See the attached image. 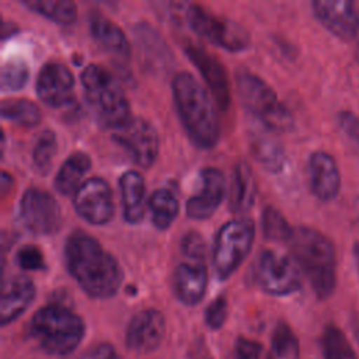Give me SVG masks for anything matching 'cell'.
Returning a JSON list of instances; mask_svg holds the SVG:
<instances>
[{"label": "cell", "instance_id": "6da1fadb", "mask_svg": "<svg viewBox=\"0 0 359 359\" xmlns=\"http://www.w3.org/2000/svg\"><path fill=\"white\" fill-rule=\"evenodd\" d=\"M63 254L67 272L87 296L108 299L119 290L123 279L119 262L88 233L73 231L65 241Z\"/></svg>", "mask_w": 359, "mask_h": 359}, {"label": "cell", "instance_id": "7a4b0ae2", "mask_svg": "<svg viewBox=\"0 0 359 359\" xmlns=\"http://www.w3.org/2000/svg\"><path fill=\"white\" fill-rule=\"evenodd\" d=\"M174 105L189 140L199 149H212L220 137V123L206 88L189 72H178L171 81Z\"/></svg>", "mask_w": 359, "mask_h": 359}, {"label": "cell", "instance_id": "3957f363", "mask_svg": "<svg viewBox=\"0 0 359 359\" xmlns=\"http://www.w3.org/2000/svg\"><path fill=\"white\" fill-rule=\"evenodd\" d=\"M297 266L304 272L314 294L328 299L337 286V257L332 243L318 230L300 226L289 241Z\"/></svg>", "mask_w": 359, "mask_h": 359}, {"label": "cell", "instance_id": "277c9868", "mask_svg": "<svg viewBox=\"0 0 359 359\" xmlns=\"http://www.w3.org/2000/svg\"><path fill=\"white\" fill-rule=\"evenodd\" d=\"M80 83L86 102L101 128L115 130L132 118L128 97L108 69L90 63L83 67Z\"/></svg>", "mask_w": 359, "mask_h": 359}, {"label": "cell", "instance_id": "5b68a950", "mask_svg": "<svg viewBox=\"0 0 359 359\" xmlns=\"http://www.w3.org/2000/svg\"><path fill=\"white\" fill-rule=\"evenodd\" d=\"M28 331L43 352L65 356L79 346L86 325L83 318L66 306L50 303L35 311Z\"/></svg>", "mask_w": 359, "mask_h": 359}, {"label": "cell", "instance_id": "8992f818", "mask_svg": "<svg viewBox=\"0 0 359 359\" xmlns=\"http://www.w3.org/2000/svg\"><path fill=\"white\" fill-rule=\"evenodd\" d=\"M236 87L244 108L266 129L287 132L293 128V115L282 104L275 90L254 72L240 67L236 72Z\"/></svg>", "mask_w": 359, "mask_h": 359}, {"label": "cell", "instance_id": "52a82bcc", "mask_svg": "<svg viewBox=\"0 0 359 359\" xmlns=\"http://www.w3.org/2000/svg\"><path fill=\"white\" fill-rule=\"evenodd\" d=\"M255 238V223L251 217H236L226 222L217 231L212 265L220 280L229 279L250 254Z\"/></svg>", "mask_w": 359, "mask_h": 359}, {"label": "cell", "instance_id": "ba28073f", "mask_svg": "<svg viewBox=\"0 0 359 359\" xmlns=\"http://www.w3.org/2000/svg\"><path fill=\"white\" fill-rule=\"evenodd\" d=\"M185 20L189 28L222 49L229 52H241L250 46V34L238 22L213 14L199 4H187Z\"/></svg>", "mask_w": 359, "mask_h": 359}, {"label": "cell", "instance_id": "9c48e42d", "mask_svg": "<svg viewBox=\"0 0 359 359\" xmlns=\"http://www.w3.org/2000/svg\"><path fill=\"white\" fill-rule=\"evenodd\" d=\"M300 268L289 257L272 250L261 252L254 278L257 285L268 294L287 296L297 292L302 286Z\"/></svg>", "mask_w": 359, "mask_h": 359}, {"label": "cell", "instance_id": "30bf717a", "mask_svg": "<svg viewBox=\"0 0 359 359\" xmlns=\"http://www.w3.org/2000/svg\"><path fill=\"white\" fill-rule=\"evenodd\" d=\"M18 217L29 233L50 236L60 229L62 209L50 192L28 188L20 199Z\"/></svg>", "mask_w": 359, "mask_h": 359}, {"label": "cell", "instance_id": "8fae6325", "mask_svg": "<svg viewBox=\"0 0 359 359\" xmlns=\"http://www.w3.org/2000/svg\"><path fill=\"white\" fill-rule=\"evenodd\" d=\"M112 140L125 150L137 167L149 168L157 160L160 150L158 133L144 118L132 116L121 128L112 130Z\"/></svg>", "mask_w": 359, "mask_h": 359}, {"label": "cell", "instance_id": "7c38bea8", "mask_svg": "<svg viewBox=\"0 0 359 359\" xmlns=\"http://www.w3.org/2000/svg\"><path fill=\"white\" fill-rule=\"evenodd\" d=\"M76 213L93 226H104L114 216V198L109 184L100 177L86 180L73 195Z\"/></svg>", "mask_w": 359, "mask_h": 359}, {"label": "cell", "instance_id": "4fadbf2b", "mask_svg": "<svg viewBox=\"0 0 359 359\" xmlns=\"http://www.w3.org/2000/svg\"><path fill=\"white\" fill-rule=\"evenodd\" d=\"M226 195L223 172L215 167H205L198 172L194 194L188 198L187 216L195 220L210 217L222 205Z\"/></svg>", "mask_w": 359, "mask_h": 359}, {"label": "cell", "instance_id": "5bb4252c", "mask_svg": "<svg viewBox=\"0 0 359 359\" xmlns=\"http://www.w3.org/2000/svg\"><path fill=\"white\" fill-rule=\"evenodd\" d=\"M74 76L60 62H46L38 72L35 93L38 98L52 108L67 105L74 95Z\"/></svg>", "mask_w": 359, "mask_h": 359}, {"label": "cell", "instance_id": "9a60e30c", "mask_svg": "<svg viewBox=\"0 0 359 359\" xmlns=\"http://www.w3.org/2000/svg\"><path fill=\"white\" fill-rule=\"evenodd\" d=\"M165 334V318L156 309H144L136 313L125 334L126 346L136 353H149L156 351Z\"/></svg>", "mask_w": 359, "mask_h": 359}, {"label": "cell", "instance_id": "2e32d148", "mask_svg": "<svg viewBox=\"0 0 359 359\" xmlns=\"http://www.w3.org/2000/svg\"><path fill=\"white\" fill-rule=\"evenodd\" d=\"M313 14L332 35L339 39H353L359 32V13L352 1L316 0L311 3Z\"/></svg>", "mask_w": 359, "mask_h": 359}, {"label": "cell", "instance_id": "e0dca14e", "mask_svg": "<svg viewBox=\"0 0 359 359\" xmlns=\"http://www.w3.org/2000/svg\"><path fill=\"white\" fill-rule=\"evenodd\" d=\"M185 53L189 60L199 70L206 86L209 87L217 107L224 111L230 104V83L224 66L217 57H215L208 49L198 43L188 42L185 45Z\"/></svg>", "mask_w": 359, "mask_h": 359}, {"label": "cell", "instance_id": "ac0fdd59", "mask_svg": "<svg viewBox=\"0 0 359 359\" xmlns=\"http://www.w3.org/2000/svg\"><path fill=\"white\" fill-rule=\"evenodd\" d=\"M309 182L313 195L321 202L332 201L341 189V172L335 158L317 150L309 157Z\"/></svg>", "mask_w": 359, "mask_h": 359}, {"label": "cell", "instance_id": "d6986e66", "mask_svg": "<svg viewBox=\"0 0 359 359\" xmlns=\"http://www.w3.org/2000/svg\"><path fill=\"white\" fill-rule=\"evenodd\" d=\"M36 287L31 278L13 275L1 283L0 297V324L4 327L17 320L32 303Z\"/></svg>", "mask_w": 359, "mask_h": 359}, {"label": "cell", "instance_id": "ffe728a7", "mask_svg": "<svg viewBox=\"0 0 359 359\" xmlns=\"http://www.w3.org/2000/svg\"><path fill=\"white\" fill-rule=\"evenodd\" d=\"M208 287V269L201 262H181L172 273V289L185 306L198 304Z\"/></svg>", "mask_w": 359, "mask_h": 359}, {"label": "cell", "instance_id": "44dd1931", "mask_svg": "<svg viewBox=\"0 0 359 359\" xmlns=\"http://www.w3.org/2000/svg\"><path fill=\"white\" fill-rule=\"evenodd\" d=\"M257 189L251 165L244 160L237 161L231 170L229 184V209L237 215L247 213L255 202Z\"/></svg>", "mask_w": 359, "mask_h": 359}, {"label": "cell", "instance_id": "7402d4cb", "mask_svg": "<svg viewBox=\"0 0 359 359\" xmlns=\"http://www.w3.org/2000/svg\"><path fill=\"white\" fill-rule=\"evenodd\" d=\"M122 215L125 222L137 224L143 220L146 212V185L142 174L136 170L125 171L118 181Z\"/></svg>", "mask_w": 359, "mask_h": 359}, {"label": "cell", "instance_id": "603a6c76", "mask_svg": "<svg viewBox=\"0 0 359 359\" xmlns=\"http://www.w3.org/2000/svg\"><path fill=\"white\" fill-rule=\"evenodd\" d=\"M88 29L91 36L109 53L128 59L130 56V42L118 24L98 11L88 15Z\"/></svg>", "mask_w": 359, "mask_h": 359}, {"label": "cell", "instance_id": "cb8c5ba5", "mask_svg": "<svg viewBox=\"0 0 359 359\" xmlns=\"http://www.w3.org/2000/svg\"><path fill=\"white\" fill-rule=\"evenodd\" d=\"M250 147L255 160L271 172H278L286 163V154L282 143L272 135V130L258 129L250 133Z\"/></svg>", "mask_w": 359, "mask_h": 359}, {"label": "cell", "instance_id": "d4e9b609", "mask_svg": "<svg viewBox=\"0 0 359 359\" xmlns=\"http://www.w3.org/2000/svg\"><path fill=\"white\" fill-rule=\"evenodd\" d=\"M91 167V158L84 151H73L59 167L53 187L60 195H74L84 182L83 178Z\"/></svg>", "mask_w": 359, "mask_h": 359}, {"label": "cell", "instance_id": "484cf974", "mask_svg": "<svg viewBox=\"0 0 359 359\" xmlns=\"http://www.w3.org/2000/svg\"><path fill=\"white\" fill-rule=\"evenodd\" d=\"M147 209L150 212L153 226L158 230H165L177 219L180 203L177 196L170 189L163 188L154 191L150 195L147 201Z\"/></svg>", "mask_w": 359, "mask_h": 359}, {"label": "cell", "instance_id": "4316f807", "mask_svg": "<svg viewBox=\"0 0 359 359\" xmlns=\"http://www.w3.org/2000/svg\"><path fill=\"white\" fill-rule=\"evenodd\" d=\"M21 4L62 25H69L77 18V6L72 0H21Z\"/></svg>", "mask_w": 359, "mask_h": 359}, {"label": "cell", "instance_id": "83f0119b", "mask_svg": "<svg viewBox=\"0 0 359 359\" xmlns=\"http://www.w3.org/2000/svg\"><path fill=\"white\" fill-rule=\"evenodd\" d=\"M0 112L4 119L27 128L36 126L42 118L39 107L28 98H6L0 104Z\"/></svg>", "mask_w": 359, "mask_h": 359}, {"label": "cell", "instance_id": "f1b7e54d", "mask_svg": "<svg viewBox=\"0 0 359 359\" xmlns=\"http://www.w3.org/2000/svg\"><path fill=\"white\" fill-rule=\"evenodd\" d=\"M323 359H358L346 335L334 324H328L320 339Z\"/></svg>", "mask_w": 359, "mask_h": 359}, {"label": "cell", "instance_id": "f546056e", "mask_svg": "<svg viewBox=\"0 0 359 359\" xmlns=\"http://www.w3.org/2000/svg\"><path fill=\"white\" fill-rule=\"evenodd\" d=\"M266 359H299V341L283 321H279L273 328Z\"/></svg>", "mask_w": 359, "mask_h": 359}, {"label": "cell", "instance_id": "4dcf8cb0", "mask_svg": "<svg viewBox=\"0 0 359 359\" xmlns=\"http://www.w3.org/2000/svg\"><path fill=\"white\" fill-rule=\"evenodd\" d=\"M261 229L266 240L280 243L290 241L294 229L289 224L286 217L275 206H265L261 215Z\"/></svg>", "mask_w": 359, "mask_h": 359}, {"label": "cell", "instance_id": "1f68e13d", "mask_svg": "<svg viewBox=\"0 0 359 359\" xmlns=\"http://www.w3.org/2000/svg\"><path fill=\"white\" fill-rule=\"evenodd\" d=\"M57 151V137L52 129H45L39 133L32 149V164L35 170L45 175L50 171L55 154Z\"/></svg>", "mask_w": 359, "mask_h": 359}, {"label": "cell", "instance_id": "d6a6232c", "mask_svg": "<svg viewBox=\"0 0 359 359\" xmlns=\"http://www.w3.org/2000/svg\"><path fill=\"white\" fill-rule=\"evenodd\" d=\"M29 79V69L21 57H10L1 65L0 87L3 91H18Z\"/></svg>", "mask_w": 359, "mask_h": 359}, {"label": "cell", "instance_id": "836d02e7", "mask_svg": "<svg viewBox=\"0 0 359 359\" xmlns=\"http://www.w3.org/2000/svg\"><path fill=\"white\" fill-rule=\"evenodd\" d=\"M15 264L24 271H42L46 266L42 251L32 244L22 245L15 252Z\"/></svg>", "mask_w": 359, "mask_h": 359}, {"label": "cell", "instance_id": "e575fe53", "mask_svg": "<svg viewBox=\"0 0 359 359\" xmlns=\"http://www.w3.org/2000/svg\"><path fill=\"white\" fill-rule=\"evenodd\" d=\"M181 250L185 257H188L194 262L202 264L206 254V244L203 237L198 231H188L181 240Z\"/></svg>", "mask_w": 359, "mask_h": 359}, {"label": "cell", "instance_id": "d590c367", "mask_svg": "<svg viewBox=\"0 0 359 359\" xmlns=\"http://www.w3.org/2000/svg\"><path fill=\"white\" fill-rule=\"evenodd\" d=\"M227 318V299L226 296H217L205 310V323L210 330H219L223 327Z\"/></svg>", "mask_w": 359, "mask_h": 359}, {"label": "cell", "instance_id": "8d00e7d4", "mask_svg": "<svg viewBox=\"0 0 359 359\" xmlns=\"http://www.w3.org/2000/svg\"><path fill=\"white\" fill-rule=\"evenodd\" d=\"M339 129L359 149V116L351 111H341L337 116Z\"/></svg>", "mask_w": 359, "mask_h": 359}, {"label": "cell", "instance_id": "74e56055", "mask_svg": "<svg viewBox=\"0 0 359 359\" xmlns=\"http://www.w3.org/2000/svg\"><path fill=\"white\" fill-rule=\"evenodd\" d=\"M79 359H121V356L111 344L101 342L86 351Z\"/></svg>", "mask_w": 359, "mask_h": 359}, {"label": "cell", "instance_id": "f35d334b", "mask_svg": "<svg viewBox=\"0 0 359 359\" xmlns=\"http://www.w3.org/2000/svg\"><path fill=\"white\" fill-rule=\"evenodd\" d=\"M13 184V178L7 171H1V180H0V189L1 194L4 195L6 192H8V187H11Z\"/></svg>", "mask_w": 359, "mask_h": 359}, {"label": "cell", "instance_id": "ab89813d", "mask_svg": "<svg viewBox=\"0 0 359 359\" xmlns=\"http://www.w3.org/2000/svg\"><path fill=\"white\" fill-rule=\"evenodd\" d=\"M15 31H17V27L13 22H10V21L3 22V25H1V36H3V39H6L10 35H14Z\"/></svg>", "mask_w": 359, "mask_h": 359}, {"label": "cell", "instance_id": "60d3db41", "mask_svg": "<svg viewBox=\"0 0 359 359\" xmlns=\"http://www.w3.org/2000/svg\"><path fill=\"white\" fill-rule=\"evenodd\" d=\"M353 257H355V264H356V268L359 272V243H356L353 245Z\"/></svg>", "mask_w": 359, "mask_h": 359}, {"label": "cell", "instance_id": "b9f144b4", "mask_svg": "<svg viewBox=\"0 0 359 359\" xmlns=\"http://www.w3.org/2000/svg\"><path fill=\"white\" fill-rule=\"evenodd\" d=\"M353 331H355V335H356V339L359 341V324H355L353 327Z\"/></svg>", "mask_w": 359, "mask_h": 359}, {"label": "cell", "instance_id": "7bdbcfd3", "mask_svg": "<svg viewBox=\"0 0 359 359\" xmlns=\"http://www.w3.org/2000/svg\"><path fill=\"white\" fill-rule=\"evenodd\" d=\"M356 59H358V62H359V48L356 49Z\"/></svg>", "mask_w": 359, "mask_h": 359}]
</instances>
